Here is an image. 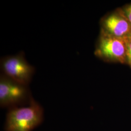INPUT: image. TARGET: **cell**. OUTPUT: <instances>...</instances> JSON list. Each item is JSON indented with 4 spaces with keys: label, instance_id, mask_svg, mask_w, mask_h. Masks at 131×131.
Returning <instances> with one entry per match:
<instances>
[{
    "label": "cell",
    "instance_id": "cell-1",
    "mask_svg": "<svg viewBox=\"0 0 131 131\" xmlns=\"http://www.w3.org/2000/svg\"><path fill=\"white\" fill-rule=\"evenodd\" d=\"M43 120V109L34 99L27 106L9 109L7 113L5 131H32Z\"/></svg>",
    "mask_w": 131,
    "mask_h": 131
},
{
    "label": "cell",
    "instance_id": "cell-2",
    "mask_svg": "<svg viewBox=\"0 0 131 131\" xmlns=\"http://www.w3.org/2000/svg\"><path fill=\"white\" fill-rule=\"evenodd\" d=\"M1 73L19 84L28 85L32 79L35 68L26 60L23 52L2 57Z\"/></svg>",
    "mask_w": 131,
    "mask_h": 131
},
{
    "label": "cell",
    "instance_id": "cell-3",
    "mask_svg": "<svg viewBox=\"0 0 131 131\" xmlns=\"http://www.w3.org/2000/svg\"><path fill=\"white\" fill-rule=\"evenodd\" d=\"M28 85L0 75V105L10 108L28 104L32 99Z\"/></svg>",
    "mask_w": 131,
    "mask_h": 131
},
{
    "label": "cell",
    "instance_id": "cell-4",
    "mask_svg": "<svg viewBox=\"0 0 131 131\" xmlns=\"http://www.w3.org/2000/svg\"><path fill=\"white\" fill-rule=\"evenodd\" d=\"M126 40L102 31L95 54L106 60L123 62L126 59Z\"/></svg>",
    "mask_w": 131,
    "mask_h": 131
},
{
    "label": "cell",
    "instance_id": "cell-5",
    "mask_svg": "<svg viewBox=\"0 0 131 131\" xmlns=\"http://www.w3.org/2000/svg\"><path fill=\"white\" fill-rule=\"evenodd\" d=\"M102 25L103 32L117 38H125L131 31V25L128 20L116 14L104 18Z\"/></svg>",
    "mask_w": 131,
    "mask_h": 131
},
{
    "label": "cell",
    "instance_id": "cell-6",
    "mask_svg": "<svg viewBox=\"0 0 131 131\" xmlns=\"http://www.w3.org/2000/svg\"><path fill=\"white\" fill-rule=\"evenodd\" d=\"M126 59L131 65V38L127 37L126 40Z\"/></svg>",
    "mask_w": 131,
    "mask_h": 131
},
{
    "label": "cell",
    "instance_id": "cell-7",
    "mask_svg": "<svg viewBox=\"0 0 131 131\" xmlns=\"http://www.w3.org/2000/svg\"><path fill=\"white\" fill-rule=\"evenodd\" d=\"M125 14L128 21L131 25V5L125 10Z\"/></svg>",
    "mask_w": 131,
    "mask_h": 131
},
{
    "label": "cell",
    "instance_id": "cell-8",
    "mask_svg": "<svg viewBox=\"0 0 131 131\" xmlns=\"http://www.w3.org/2000/svg\"><path fill=\"white\" fill-rule=\"evenodd\" d=\"M129 37V38H131V31L130 34H129V37Z\"/></svg>",
    "mask_w": 131,
    "mask_h": 131
}]
</instances>
